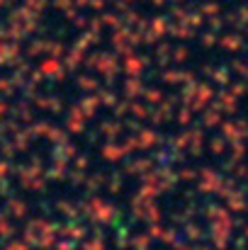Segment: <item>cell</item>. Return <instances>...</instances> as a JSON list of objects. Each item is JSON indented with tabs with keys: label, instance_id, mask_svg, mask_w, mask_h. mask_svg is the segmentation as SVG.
<instances>
[]
</instances>
